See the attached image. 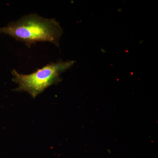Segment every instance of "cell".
Returning a JSON list of instances; mask_svg holds the SVG:
<instances>
[{
	"label": "cell",
	"instance_id": "cell-1",
	"mask_svg": "<svg viewBox=\"0 0 158 158\" xmlns=\"http://www.w3.org/2000/svg\"><path fill=\"white\" fill-rule=\"evenodd\" d=\"M0 34H8L28 46L39 41H48L59 47L62 29L54 19L45 18L34 13L0 27Z\"/></svg>",
	"mask_w": 158,
	"mask_h": 158
},
{
	"label": "cell",
	"instance_id": "cell-2",
	"mask_svg": "<svg viewBox=\"0 0 158 158\" xmlns=\"http://www.w3.org/2000/svg\"><path fill=\"white\" fill-rule=\"evenodd\" d=\"M73 61H59L48 64L42 68L28 75L19 73L14 69L11 71L12 81L18 85L15 91H26L35 98L51 85L61 81L60 75L70 68Z\"/></svg>",
	"mask_w": 158,
	"mask_h": 158
}]
</instances>
